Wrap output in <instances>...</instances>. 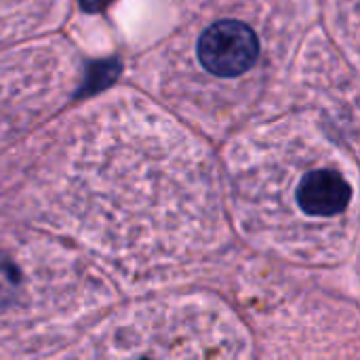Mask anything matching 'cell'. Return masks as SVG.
Returning a JSON list of instances; mask_svg holds the SVG:
<instances>
[{
  "label": "cell",
  "instance_id": "1",
  "mask_svg": "<svg viewBox=\"0 0 360 360\" xmlns=\"http://www.w3.org/2000/svg\"><path fill=\"white\" fill-rule=\"evenodd\" d=\"M259 57L257 34L243 21L224 19L209 25L198 40V59L215 76L236 78L249 72Z\"/></svg>",
  "mask_w": 360,
  "mask_h": 360
},
{
  "label": "cell",
  "instance_id": "3",
  "mask_svg": "<svg viewBox=\"0 0 360 360\" xmlns=\"http://www.w3.org/2000/svg\"><path fill=\"white\" fill-rule=\"evenodd\" d=\"M110 2H112V0H80V4H82L86 11H93V13H95V11H101V8L108 6Z\"/></svg>",
  "mask_w": 360,
  "mask_h": 360
},
{
  "label": "cell",
  "instance_id": "2",
  "mask_svg": "<svg viewBox=\"0 0 360 360\" xmlns=\"http://www.w3.org/2000/svg\"><path fill=\"white\" fill-rule=\"evenodd\" d=\"M300 209L316 219H329L342 215L352 200V188L348 179L335 169H314L297 186Z\"/></svg>",
  "mask_w": 360,
  "mask_h": 360
}]
</instances>
